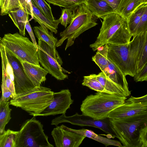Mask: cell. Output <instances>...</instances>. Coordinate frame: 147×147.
<instances>
[{
	"mask_svg": "<svg viewBox=\"0 0 147 147\" xmlns=\"http://www.w3.org/2000/svg\"><path fill=\"white\" fill-rule=\"evenodd\" d=\"M20 7H21L20 0H5L2 8L1 9V15H7L11 10Z\"/></svg>",
	"mask_w": 147,
	"mask_h": 147,
	"instance_id": "36",
	"label": "cell"
},
{
	"mask_svg": "<svg viewBox=\"0 0 147 147\" xmlns=\"http://www.w3.org/2000/svg\"><path fill=\"white\" fill-rule=\"evenodd\" d=\"M1 58L2 69V82L5 83L7 87L12 92L14 96L16 94L14 84L7 74L5 70L3 60L2 57Z\"/></svg>",
	"mask_w": 147,
	"mask_h": 147,
	"instance_id": "33",
	"label": "cell"
},
{
	"mask_svg": "<svg viewBox=\"0 0 147 147\" xmlns=\"http://www.w3.org/2000/svg\"><path fill=\"white\" fill-rule=\"evenodd\" d=\"M0 51L1 57L4 61L6 71L12 82L14 84L13 70L11 65L8 59L5 47L0 44Z\"/></svg>",
	"mask_w": 147,
	"mask_h": 147,
	"instance_id": "32",
	"label": "cell"
},
{
	"mask_svg": "<svg viewBox=\"0 0 147 147\" xmlns=\"http://www.w3.org/2000/svg\"><path fill=\"white\" fill-rule=\"evenodd\" d=\"M146 31L133 37L128 43L107 44L108 59L126 76L134 77L137 73L138 60L144 44Z\"/></svg>",
	"mask_w": 147,
	"mask_h": 147,
	"instance_id": "1",
	"label": "cell"
},
{
	"mask_svg": "<svg viewBox=\"0 0 147 147\" xmlns=\"http://www.w3.org/2000/svg\"><path fill=\"white\" fill-rule=\"evenodd\" d=\"M49 4L73 9L84 3L85 0H45Z\"/></svg>",
	"mask_w": 147,
	"mask_h": 147,
	"instance_id": "30",
	"label": "cell"
},
{
	"mask_svg": "<svg viewBox=\"0 0 147 147\" xmlns=\"http://www.w3.org/2000/svg\"><path fill=\"white\" fill-rule=\"evenodd\" d=\"M95 74H91L89 76H84L82 85L97 92L110 93L96 79Z\"/></svg>",
	"mask_w": 147,
	"mask_h": 147,
	"instance_id": "29",
	"label": "cell"
},
{
	"mask_svg": "<svg viewBox=\"0 0 147 147\" xmlns=\"http://www.w3.org/2000/svg\"><path fill=\"white\" fill-rule=\"evenodd\" d=\"M0 44L5 47L7 52L20 62L25 61L40 65L38 49L25 36L18 32L6 34L0 38Z\"/></svg>",
	"mask_w": 147,
	"mask_h": 147,
	"instance_id": "6",
	"label": "cell"
},
{
	"mask_svg": "<svg viewBox=\"0 0 147 147\" xmlns=\"http://www.w3.org/2000/svg\"><path fill=\"white\" fill-rule=\"evenodd\" d=\"M131 36L125 21L121 26L107 42V44L117 45L125 44L130 41Z\"/></svg>",
	"mask_w": 147,
	"mask_h": 147,
	"instance_id": "24",
	"label": "cell"
},
{
	"mask_svg": "<svg viewBox=\"0 0 147 147\" xmlns=\"http://www.w3.org/2000/svg\"><path fill=\"white\" fill-rule=\"evenodd\" d=\"M6 53L13 70L16 94L24 92L35 87L26 76L20 61L6 51Z\"/></svg>",
	"mask_w": 147,
	"mask_h": 147,
	"instance_id": "13",
	"label": "cell"
},
{
	"mask_svg": "<svg viewBox=\"0 0 147 147\" xmlns=\"http://www.w3.org/2000/svg\"><path fill=\"white\" fill-rule=\"evenodd\" d=\"M109 64L102 71L114 83L121 88L128 96L131 94L129 89L128 84L126 76L113 62L109 59Z\"/></svg>",
	"mask_w": 147,
	"mask_h": 147,
	"instance_id": "16",
	"label": "cell"
},
{
	"mask_svg": "<svg viewBox=\"0 0 147 147\" xmlns=\"http://www.w3.org/2000/svg\"><path fill=\"white\" fill-rule=\"evenodd\" d=\"M95 77L104 88L110 93L128 97L126 93L121 88L113 82L102 71L98 74H95Z\"/></svg>",
	"mask_w": 147,
	"mask_h": 147,
	"instance_id": "22",
	"label": "cell"
},
{
	"mask_svg": "<svg viewBox=\"0 0 147 147\" xmlns=\"http://www.w3.org/2000/svg\"><path fill=\"white\" fill-rule=\"evenodd\" d=\"M143 4L142 0H121L116 13L127 22L132 13Z\"/></svg>",
	"mask_w": 147,
	"mask_h": 147,
	"instance_id": "21",
	"label": "cell"
},
{
	"mask_svg": "<svg viewBox=\"0 0 147 147\" xmlns=\"http://www.w3.org/2000/svg\"><path fill=\"white\" fill-rule=\"evenodd\" d=\"M65 113L62 114L60 116L53 119L51 125L56 126L62 123H68L80 126H91L99 129L109 135L110 138L116 137L115 133L110 125L109 119L107 118L101 120H96L92 118L84 115H80L77 113L74 115L67 116Z\"/></svg>",
	"mask_w": 147,
	"mask_h": 147,
	"instance_id": "9",
	"label": "cell"
},
{
	"mask_svg": "<svg viewBox=\"0 0 147 147\" xmlns=\"http://www.w3.org/2000/svg\"><path fill=\"white\" fill-rule=\"evenodd\" d=\"M65 127L69 131L84 136L102 143L104 144L106 146L113 145L120 147H122V145L120 142L99 136L92 130L84 129H74L68 127L65 125Z\"/></svg>",
	"mask_w": 147,
	"mask_h": 147,
	"instance_id": "20",
	"label": "cell"
},
{
	"mask_svg": "<svg viewBox=\"0 0 147 147\" xmlns=\"http://www.w3.org/2000/svg\"><path fill=\"white\" fill-rule=\"evenodd\" d=\"M25 28L28 32L32 41V42L34 44L36 47L38 49V44H37L34 35L30 24L29 22L28 19V20L26 22L25 26Z\"/></svg>",
	"mask_w": 147,
	"mask_h": 147,
	"instance_id": "41",
	"label": "cell"
},
{
	"mask_svg": "<svg viewBox=\"0 0 147 147\" xmlns=\"http://www.w3.org/2000/svg\"><path fill=\"white\" fill-rule=\"evenodd\" d=\"M134 78L136 82L147 81V62Z\"/></svg>",
	"mask_w": 147,
	"mask_h": 147,
	"instance_id": "39",
	"label": "cell"
},
{
	"mask_svg": "<svg viewBox=\"0 0 147 147\" xmlns=\"http://www.w3.org/2000/svg\"><path fill=\"white\" fill-rule=\"evenodd\" d=\"M126 100L135 103H147V94L143 96L139 97H135L131 96Z\"/></svg>",
	"mask_w": 147,
	"mask_h": 147,
	"instance_id": "42",
	"label": "cell"
},
{
	"mask_svg": "<svg viewBox=\"0 0 147 147\" xmlns=\"http://www.w3.org/2000/svg\"><path fill=\"white\" fill-rule=\"evenodd\" d=\"M111 127L123 147H142L147 129V111L118 119H109Z\"/></svg>",
	"mask_w": 147,
	"mask_h": 147,
	"instance_id": "2",
	"label": "cell"
},
{
	"mask_svg": "<svg viewBox=\"0 0 147 147\" xmlns=\"http://www.w3.org/2000/svg\"><path fill=\"white\" fill-rule=\"evenodd\" d=\"M54 92L50 88L40 86L11 98L9 105L19 107L33 117L42 112L53 99Z\"/></svg>",
	"mask_w": 147,
	"mask_h": 147,
	"instance_id": "4",
	"label": "cell"
},
{
	"mask_svg": "<svg viewBox=\"0 0 147 147\" xmlns=\"http://www.w3.org/2000/svg\"><path fill=\"white\" fill-rule=\"evenodd\" d=\"M97 50L95 55L92 57V60L102 71L108 67L109 64L107 57V44H106L99 48Z\"/></svg>",
	"mask_w": 147,
	"mask_h": 147,
	"instance_id": "26",
	"label": "cell"
},
{
	"mask_svg": "<svg viewBox=\"0 0 147 147\" xmlns=\"http://www.w3.org/2000/svg\"><path fill=\"white\" fill-rule=\"evenodd\" d=\"M31 1L48 18L52 21L55 20L53 14L50 6L45 0H31Z\"/></svg>",
	"mask_w": 147,
	"mask_h": 147,
	"instance_id": "31",
	"label": "cell"
},
{
	"mask_svg": "<svg viewBox=\"0 0 147 147\" xmlns=\"http://www.w3.org/2000/svg\"><path fill=\"white\" fill-rule=\"evenodd\" d=\"M38 56L40 63L48 73L58 80H63L68 78L63 72H70L63 68V62L58 53L42 40L38 41Z\"/></svg>",
	"mask_w": 147,
	"mask_h": 147,
	"instance_id": "8",
	"label": "cell"
},
{
	"mask_svg": "<svg viewBox=\"0 0 147 147\" xmlns=\"http://www.w3.org/2000/svg\"><path fill=\"white\" fill-rule=\"evenodd\" d=\"M145 4L140 6L131 15L127 21L130 33L134 37L137 28L139 24L143 13Z\"/></svg>",
	"mask_w": 147,
	"mask_h": 147,
	"instance_id": "25",
	"label": "cell"
},
{
	"mask_svg": "<svg viewBox=\"0 0 147 147\" xmlns=\"http://www.w3.org/2000/svg\"><path fill=\"white\" fill-rule=\"evenodd\" d=\"M8 14L15 26L19 29L20 34L25 36V26L28 19L29 15L21 7L11 10Z\"/></svg>",
	"mask_w": 147,
	"mask_h": 147,
	"instance_id": "19",
	"label": "cell"
},
{
	"mask_svg": "<svg viewBox=\"0 0 147 147\" xmlns=\"http://www.w3.org/2000/svg\"><path fill=\"white\" fill-rule=\"evenodd\" d=\"M33 30L38 39H40L45 42L55 53H58L56 50V44L58 40L54 36L52 32L49 31L47 28L40 26L34 27Z\"/></svg>",
	"mask_w": 147,
	"mask_h": 147,
	"instance_id": "23",
	"label": "cell"
},
{
	"mask_svg": "<svg viewBox=\"0 0 147 147\" xmlns=\"http://www.w3.org/2000/svg\"><path fill=\"white\" fill-rule=\"evenodd\" d=\"M84 3L92 14L98 18L115 13L105 0H85Z\"/></svg>",
	"mask_w": 147,
	"mask_h": 147,
	"instance_id": "17",
	"label": "cell"
},
{
	"mask_svg": "<svg viewBox=\"0 0 147 147\" xmlns=\"http://www.w3.org/2000/svg\"><path fill=\"white\" fill-rule=\"evenodd\" d=\"M21 62L26 76L36 87L40 86L46 81L48 72L44 68L27 62Z\"/></svg>",
	"mask_w": 147,
	"mask_h": 147,
	"instance_id": "15",
	"label": "cell"
},
{
	"mask_svg": "<svg viewBox=\"0 0 147 147\" xmlns=\"http://www.w3.org/2000/svg\"><path fill=\"white\" fill-rule=\"evenodd\" d=\"M1 87L2 95L0 101H9L11 98L14 97L12 92L7 87L5 83L3 82H1Z\"/></svg>",
	"mask_w": 147,
	"mask_h": 147,
	"instance_id": "38",
	"label": "cell"
},
{
	"mask_svg": "<svg viewBox=\"0 0 147 147\" xmlns=\"http://www.w3.org/2000/svg\"><path fill=\"white\" fill-rule=\"evenodd\" d=\"M147 62V30L144 44L140 55L137 65V73Z\"/></svg>",
	"mask_w": 147,
	"mask_h": 147,
	"instance_id": "34",
	"label": "cell"
},
{
	"mask_svg": "<svg viewBox=\"0 0 147 147\" xmlns=\"http://www.w3.org/2000/svg\"><path fill=\"white\" fill-rule=\"evenodd\" d=\"M147 30V3L145 5L143 13L141 17L140 22L136 29L134 36L142 33L146 32Z\"/></svg>",
	"mask_w": 147,
	"mask_h": 147,
	"instance_id": "37",
	"label": "cell"
},
{
	"mask_svg": "<svg viewBox=\"0 0 147 147\" xmlns=\"http://www.w3.org/2000/svg\"><path fill=\"white\" fill-rule=\"evenodd\" d=\"M21 7L33 18L32 7L31 0H20Z\"/></svg>",
	"mask_w": 147,
	"mask_h": 147,
	"instance_id": "40",
	"label": "cell"
},
{
	"mask_svg": "<svg viewBox=\"0 0 147 147\" xmlns=\"http://www.w3.org/2000/svg\"><path fill=\"white\" fill-rule=\"evenodd\" d=\"M147 111V103L133 102L125 100L124 103L112 110L108 117L118 119L134 116Z\"/></svg>",
	"mask_w": 147,
	"mask_h": 147,
	"instance_id": "14",
	"label": "cell"
},
{
	"mask_svg": "<svg viewBox=\"0 0 147 147\" xmlns=\"http://www.w3.org/2000/svg\"><path fill=\"white\" fill-rule=\"evenodd\" d=\"M51 135L56 147H78L86 137L67 130L63 125L54 128Z\"/></svg>",
	"mask_w": 147,
	"mask_h": 147,
	"instance_id": "12",
	"label": "cell"
},
{
	"mask_svg": "<svg viewBox=\"0 0 147 147\" xmlns=\"http://www.w3.org/2000/svg\"><path fill=\"white\" fill-rule=\"evenodd\" d=\"M101 18L103 21L100 33L95 42L90 46L93 51L107 44L109 39L126 21L115 13L107 14Z\"/></svg>",
	"mask_w": 147,
	"mask_h": 147,
	"instance_id": "10",
	"label": "cell"
},
{
	"mask_svg": "<svg viewBox=\"0 0 147 147\" xmlns=\"http://www.w3.org/2000/svg\"><path fill=\"white\" fill-rule=\"evenodd\" d=\"M73 18V14L71 9L65 8L62 9L61 14L59 19L60 23L66 28L70 24Z\"/></svg>",
	"mask_w": 147,
	"mask_h": 147,
	"instance_id": "35",
	"label": "cell"
},
{
	"mask_svg": "<svg viewBox=\"0 0 147 147\" xmlns=\"http://www.w3.org/2000/svg\"><path fill=\"white\" fill-rule=\"evenodd\" d=\"M33 19L40 26L46 28L55 34L57 32L58 26L60 22L59 19L51 21L44 14L32 3Z\"/></svg>",
	"mask_w": 147,
	"mask_h": 147,
	"instance_id": "18",
	"label": "cell"
},
{
	"mask_svg": "<svg viewBox=\"0 0 147 147\" xmlns=\"http://www.w3.org/2000/svg\"><path fill=\"white\" fill-rule=\"evenodd\" d=\"M53 99L50 105L37 116H47L65 113L73 102L68 89L54 92Z\"/></svg>",
	"mask_w": 147,
	"mask_h": 147,
	"instance_id": "11",
	"label": "cell"
},
{
	"mask_svg": "<svg viewBox=\"0 0 147 147\" xmlns=\"http://www.w3.org/2000/svg\"><path fill=\"white\" fill-rule=\"evenodd\" d=\"M43 125L35 117L22 124L16 139V147H53L45 134Z\"/></svg>",
	"mask_w": 147,
	"mask_h": 147,
	"instance_id": "7",
	"label": "cell"
},
{
	"mask_svg": "<svg viewBox=\"0 0 147 147\" xmlns=\"http://www.w3.org/2000/svg\"><path fill=\"white\" fill-rule=\"evenodd\" d=\"M73 18L68 27L60 33L61 38L58 40L56 47L61 45L67 39L65 50L73 45L75 40L86 31L94 27L98 24L94 16L84 3L72 10Z\"/></svg>",
	"mask_w": 147,
	"mask_h": 147,
	"instance_id": "5",
	"label": "cell"
},
{
	"mask_svg": "<svg viewBox=\"0 0 147 147\" xmlns=\"http://www.w3.org/2000/svg\"><path fill=\"white\" fill-rule=\"evenodd\" d=\"M116 13L121 0H105Z\"/></svg>",
	"mask_w": 147,
	"mask_h": 147,
	"instance_id": "43",
	"label": "cell"
},
{
	"mask_svg": "<svg viewBox=\"0 0 147 147\" xmlns=\"http://www.w3.org/2000/svg\"><path fill=\"white\" fill-rule=\"evenodd\" d=\"M19 131L9 129L0 135V147H16V139Z\"/></svg>",
	"mask_w": 147,
	"mask_h": 147,
	"instance_id": "28",
	"label": "cell"
},
{
	"mask_svg": "<svg viewBox=\"0 0 147 147\" xmlns=\"http://www.w3.org/2000/svg\"><path fill=\"white\" fill-rule=\"evenodd\" d=\"M142 2L143 4L147 3V0H142Z\"/></svg>",
	"mask_w": 147,
	"mask_h": 147,
	"instance_id": "45",
	"label": "cell"
},
{
	"mask_svg": "<svg viewBox=\"0 0 147 147\" xmlns=\"http://www.w3.org/2000/svg\"><path fill=\"white\" fill-rule=\"evenodd\" d=\"M9 101H0V135L5 130L6 125L11 118L12 109L9 108Z\"/></svg>",
	"mask_w": 147,
	"mask_h": 147,
	"instance_id": "27",
	"label": "cell"
},
{
	"mask_svg": "<svg viewBox=\"0 0 147 147\" xmlns=\"http://www.w3.org/2000/svg\"><path fill=\"white\" fill-rule=\"evenodd\" d=\"M143 145L142 147H147V129L143 138Z\"/></svg>",
	"mask_w": 147,
	"mask_h": 147,
	"instance_id": "44",
	"label": "cell"
},
{
	"mask_svg": "<svg viewBox=\"0 0 147 147\" xmlns=\"http://www.w3.org/2000/svg\"><path fill=\"white\" fill-rule=\"evenodd\" d=\"M127 97L123 95L97 92L87 96L80 105L82 114L94 119L108 117L112 110L125 103Z\"/></svg>",
	"mask_w": 147,
	"mask_h": 147,
	"instance_id": "3",
	"label": "cell"
}]
</instances>
